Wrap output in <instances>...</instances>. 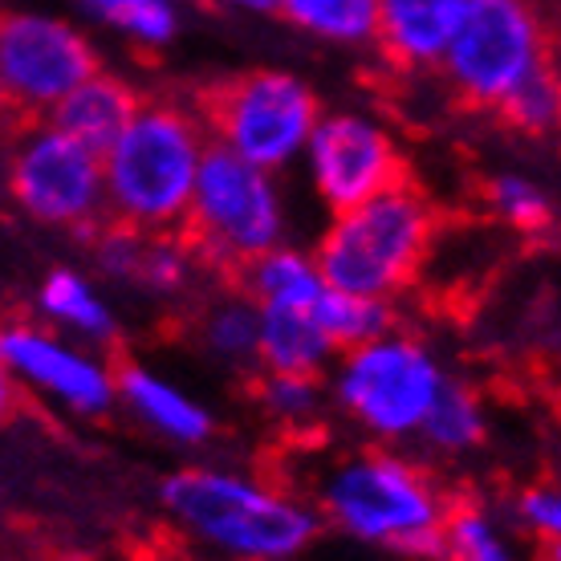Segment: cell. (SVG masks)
<instances>
[{
    "label": "cell",
    "instance_id": "2e32d148",
    "mask_svg": "<svg viewBox=\"0 0 561 561\" xmlns=\"http://www.w3.org/2000/svg\"><path fill=\"white\" fill-rule=\"evenodd\" d=\"M118 391H123V399L139 411L142 420L151 423V427H159L163 435H171V439L199 444L211 432L208 411L199 408V403H192L183 391H175L171 382L154 379L151 370H142V366L127 363L118 370Z\"/></svg>",
    "mask_w": 561,
    "mask_h": 561
},
{
    "label": "cell",
    "instance_id": "1f68e13d",
    "mask_svg": "<svg viewBox=\"0 0 561 561\" xmlns=\"http://www.w3.org/2000/svg\"><path fill=\"white\" fill-rule=\"evenodd\" d=\"M0 118H4V94H0Z\"/></svg>",
    "mask_w": 561,
    "mask_h": 561
},
{
    "label": "cell",
    "instance_id": "6da1fadb",
    "mask_svg": "<svg viewBox=\"0 0 561 561\" xmlns=\"http://www.w3.org/2000/svg\"><path fill=\"white\" fill-rule=\"evenodd\" d=\"M204 147V127L192 111L139 102L135 118L102 154V199H111L114 220L147 232L180 228Z\"/></svg>",
    "mask_w": 561,
    "mask_h": 561
},
{
    "label": "cell",
    "instance_id": "ffe728a7",
    "mask_svg": "<svg viewBox=\"0 0 561 561\" xmlns=\"http://www.w3.org/2000/svg\"><path fill=\"white\" fill-rule=\"evenodd\" d=\"M439 534H444V561H513L477 496H448Z\"/></svg>",
    "mask_w": 561,
    "mask_h": 561
},
{
    "label": "cell",
    "instance_id": "603a6c76",
    "mask_svg": "<svg viewBox=\"0 0 561 561\" xmlns=\"http://www.w3.org/2000/svg\"><path fill=\"white\" fill-rule=\"evenodd\" d=\"M558 106H561L558 70H553V61H549V66H541L537 73H529L496 111H501V118H505L517 135H546V130H553V123H558Z\"/></svg>",
    "mask_w": 561,
    "mask_h": 561
},
{
    "label": "cell",
    "instance_id": "83f0119b",
    "mask_svg": "<svg viewBox=\"0 0 561 561\" xmlns=\"http://www.w3.org/2000/svg\"><path fill=\"white\" fill-rule=\"evenodd\" d=\"M520 520L534 529V534L541 537H553L561 534V501H558V489H541V484H534V489L520 492Z\"/></svg>",
    "mask_w": 561,
    "mask_h": 561
},
{
    "label": "cell",
    "instance_id": "7a4b0ae2",
    "mask_svg": "<svg viewBox=\"0 0 561 561\" xmlns=\"http://www.w3.org/2000/svg\"><path fill=\"white\" fill-rule=\"evenodd\" d=\"M435 228V204L420 187H411V180H403L366 204L334 211L313 268L330 289L387 301L415 280L432 253Z\"/></svg>",
    "mask_w": 561,
    "mask_h": 561
},
{
    "label": "cell",
    "instance_id": "277c9868",
    "mask_svg": "<svg viewBox=\"0 0 561 561\" xmlns=\"http://www.w3.org/2000/svg\"><path fill=\"white\" fill-rule=\"evenodd\" d=\"M163 505L192 537L244 561L294 558L318 534L313 513L294 496L208 468H183L163 480Z\"/></svg>",
    "mask_w": 561,
    "mask_h": 561
},
{
    "label": "cell",
    "instance_id": "9a60e30c",
    "mask_svg": "<svg viewBox=\"0 0 561 561\" xmlns=\"http://www.w3.org/2000/svg\"><path fill=\"white\" fill-rule=\"evenodd\" d=\"M256 354L265 358L268 370L318 375L334 351L313 322V309L261 301V309H256Z\"/></svg>",
    "mask_w": 561,
    "mask_h": 561
},
{
    "label": "cell",
    "instance_id": "5bb4252c",
    "mask_svg": "<svg viewBox=\"0 0 561 561\" xmlns=\"http://www.w3.org/2000/svg\"><path fill=\"white\" fill-rule=\"evenodd\" d=\"M139 102L142 99L130 90V82L99 70V73H90L85 82L73 85L70 94L49 111V118H54L49 127L61 130L66 139L82 142L85 151H94L102 159L106 147H111V142L123 135V127L135 118Z\"/></svg>",
    "mask_w": 561,
    "mask_h": 561
},
{
    "label": "cell",
    "instance_id": "e0dca14e",
    "mask_svg": "<svg viewBox=\"0 0 561 561\" xmlns=\"http://www.w3.org/2000/svg\"><path fill=\"white\" fill-rule=\"evenodd\" d=\"M294 28L330 45H370L379 25V0H277Z\"/></svg>",
    "mask_w": 561,
    "mask_h": 561
},
{
    "label": "cell",
    "instance_id": "7c38bea8",
    "mask_svg": "<svg viewBox=\"0 0 561 561\" xmlns=\"http://www.w3.org/2000/svg\"><path fill=\"white\" fill-rule=\"evenodd\" d=\"M0 351L4 363L21 370L28 382H37L42 391L57 394L61 403L78 411H106L114 399V379L102 370L94 358L70 351L66 342L33 330V325H13L0 334Z\"/></svg>",
    "mask_w": 561,
    "mask_h": 561
},
{
    "label": "cell",
    "instance_id": "484cf974",
    "mask_svg": "<svg viewBox=\"0 0 561 561\" xmlns=\"http://www.w3.org/2000/svg\"><path fill=\"white\" fill-rule=\"evenodd\" d=\"M256 399L268 415L277 420H297L313 411L318 403V387H313V375H285V370H268L265 379L256 382Z\"/></svg>",
    "mask_w": 561,
    "mask_h": 561
},
{
    "label": "cell",
    "instance_id": "4fadbf2b",
    "mask_svg": "<svg viewBox=\"0 0 561 561\" xmlns=\"http://www.w3.org/2000/svg\"><path fill=\"white\" fill-rule=\"evenodd\" d=\"M468 0H379L375 45L394 70H435L448 54Z\"/></svg>",
    "mask_w": 561,
    "mask_h": 561
},
{
    "label": "cell",
    "instance_id": "7402d4cb",
    "mask_svg": "<svg viewBox=\"0 0 561 561\" xmlns=\"http://www.w3.org/2000/svg\"><path fill=\"white\" fill-rule=\"evenodd\" d=\"M42 306L49 318L57 322L73 325V330H82L90 337H111L114 334V318L111 309L102 306L99 294L85 285L78 273H54V277L42 285Z\"/></svg>",
    "mask_w": 561,
    "mask_h": 561
},
{
    "label": "cell",
    "instance_id": "ba28073f",
    "mask_svg": "<svg viewBox=\"0 0 561 561\" xmlns=\"http://www.w3.org/2000/svg\"><path fill=\"white\" fill-rule=\"evenodd\" d=\"M99 70L94 45L66 16L42 9L0 13V94L9 127H28L49 114L73 85Z\"/></svg>",
    "mask_w": 561,
    "mask_h": 561
},
{
    "label": "cell",
    "instance_id": "8992f818",
    "mask_svg": "<svg viewBox=\"0 0 561 561\" xmlns=\"http://www.w3.org/2000/svg\"><path fill=\"white\" fill-rule=\"evenodd\" d=\"M196 114L199 127L211 130L220 147L249 159L253 168L273 171L306 147L322 106L297 73L249 70L211 82L199 94Z\"/></svg>",
    "mask_w": 561,
    "mask_h": 561
},
{
    "label": "cell",
    "instance_id": "f1b7e54d",
    "mask_svg": "<svg viewBox=\"0 0 561 561\" xmlns=\"http://www.w3.org/2000/svg\"><path fill=\"white\" fill-rule=\"evenodd\" d=\"M90 13H99L102 21H114V16L123 13V9H130V4H139V0H82Z\"/></svg>",
    "mask_w": 561,
    "mask_h": 561
},
{
    "label": "cell",
    "instance_id": "8fae6325",
    "mask_svg": "<svg viewBox=\"0 0 561 561\" xmlns=\"http://www.w3.org/2000/svg\"><path fill=\"white\" fill-rule=\"evenodd\" d=\"M306 147L313 187L334 211L366 204L408 180V163L394 139L379 123L358 118V114L318 118Z\"/></svg>",
    "mask_w": 561,
    "mask_h": 561
},
{
    "label": "cell",
    "instance_id": "52a82bcc",
    "mask_svg": "<svg viewBox=\"0 0 561 561\" xmlns=\"http://www.w3.org/2000/svg\"><path fill=\"white\" fill-rule=\"evenodd\" d=\"M553 61L549 25L534 0H468L439 70L472 111H496L529 73Z\"/></svg>",
    "mask_w": 561,
    "mask_h": 561
},
{
    "label": "cell",
    "instance_id": "cb8c5ba5",
    "mask_svg": "<svg viewBox=\"0 0 561 561\" xmlns=\"http://www.w3.org/2000/svg\"><path fill=\"white\" fill-rule=\"evenodd\" d=\"M489 204L496 208L501 220H508V228L529 232V237L549 232V220H553L546 192L534 187L529 180H520V175H496L489 183Z\"/></svg>",
    "mask_w": 561,
    "mask_h": 561
},
{
    "label": "cell",
    "instance_id": "30bf717a",
    "mask_svg": "<svg viewBox=\"0 0 561 561\" xmlns=\"http://www.w3.org/2000/svg\"><path fill=\"white\" fill-rule=\"evenodd\" d=\"M9 187L33 220L82 232L99 220L102 208V159L61 130L42 127L21 142L9 168Z\"/></svg>",
    "mask_w": 561,
    "mask_h": 561
},
{
    "label": "cell",
    "instance_id": "9c48e42d",
    "mask_svg": "<svg viewBox=\"0 0 561 561\" xmlns=\"http://www.w3.org/2000/svg\"><path fill=\"white\" fill-rule=\"evenodd\" d=\"M444 387V375L415 337H375L346 351L337 399L354 420L379 435L415 432Z\"/></svg>",
    "mask_w": 561,
    "mask_h": 561
},
{
    "label": "cell",
    "instance_id": "d4e9b609",
    "mask_svg": "<svg viewBox=\"0 0 561 561\" xmlns=\"http://www.w3.org/2000/svg\"><path fill=\"white\" fill-rule=\"evenodd\" d=\"M114 28H123L130 42L159 49L180 33V13H175V0H139L111 21Z\"/></svg>",
    "mask_w": 561,
    "mask_h": 561
},
{
    "label": "cell",
    "instance_id": "ac0fdd59",
    "mask_svg": "<svg viewBox=\"0 0 561 561\" xmlns=\"http://www.w3.org/2000/svg\"><path fill=\"white\" fill-rule=\"evenodd\" d=\"M313 322L330 342V351H354L391 330V309L379 297L342 294V289L325 285L322 297L313 301Z\"/></svg>",
    "mask_w": 561,
    "mask_h": 561
},
{
    "label": "cell",
    "instance_id": "5b68a950",
    "mask_svg": "<svg viewBox=\"0 0 561 561\" xmlns=\"http://www.w3.org/2000/svg\"><path fill=\"white\" fill-rule=\"evenodd\" d=\"M175 237L187 256L240 277L256 256L277 249L280 237V199L268 171L253 168L220 142L204 147L196 187Z\"/></svg>",
    "mask_w": 561,
    "mask_h": 561
},
{
    "label": "cell",
    "instance_id": "d6986e66",
    "mask_svg": "<svg viewBox=\"0 0 561 561\" xmlns=\"http://www.w3.org/2000/svg\"><path fill=\"white\" fill-rule=\"evenodd\" d=\"M244 294H253L256 301H277V306H306L313 309V301L322 297L325 280L318 277L313 261L285 249H268L265 256H256L253 265L240 273L237 280Z\"/></svg>",
    "mask_w": 561,
    "mask_h": 561
},
{
    "label": "cell",
    "instance_id": "f546056e",
    "mask_svg": "<svg viewBox=\"0 0 561 561\" xmlns=\"http://www.w3.org/2000/svg\"><path fill=\"white\" fill-rule=\"evenodd\" d=\"M16 408L13 387H9V363H4V351H0V420H9Z\"/></svg>",
    "mask_w": 561,
    "mask_h": 561
},
{
    "label": "cell",
    "instance_id": "44dd1931",
    "mask_svg": "<svg viewBox=\"0 0 561 561\" xmlns=\"http://www.w3.org/2000/svg\"><path fill=\"white\" fill-rule=\"evenodd\" d=\"M420 427L435 448L460 451L480 444V435H484V411H480V399L472 391H463L456 382H444Z\"/></svg>",
    "mask_w": 561,
    "mask_h": 561
},
{
    "label": "cell",
    "instance_id": "4316f807",
    "mask_svg": "<svg viewBox=\"0 0 561 561\" xmlns=\"http://www.w3.org/2000/svg\"><path fill=\"white\" fill-rule=\"evenodd\" d=\"M208 342L228 358H244L256 351V309L253 306H225L211 313Z\"/></svg>",
    "mask_w": 561,
    "mask_h": 561
},
{
    "label": "cell",
    "instance_id": "4dcf8cb0",
    "mask_svg": "<svg viewBox=\"0 0 561 561\" xmlns=\"http://www.w3.org/2000/svg\"><path fill=\"white\" fill-rule=\"evenodd\" d=\"M228 9H240V13H277V0H220Z\"/></svg>",
    "mask_w": 561,
    "mask_h": 561
},
{
    "label": "cell",
    "instance_id": "3957f363",
    "mask_svg": "<svg viewBox=\"0 0 561 561\" xmlns=\"http://www.w3.org/2000/svg\"><path fill=\"white\" fill-rule=\"evenodd\" d=\"M444 505L448 492L423 468L387 451L342 460L322 484V508L337 529L391 546L411 561H444Z\"/></svg>",
    "mask_w": 561,
    "mask_h": 561
}]
</instances>
